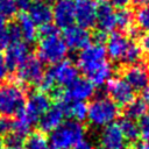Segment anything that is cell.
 I'll use <instances>...</instances> for the list:
<instances>
[{
  "label": "cell",
  "instance_id": "1",
  "mask_svg": "<svg viewBox=\"0 0 149 149\" xmlns=\"http://www.w3.org/2000/svg\"><path fill=\"white\" fill-rule=\"evenodd\" d=\"M86 134L83 122L74 120L64 121L55 130L50 133L51 147L56 149H73L84 141Z\"/></svg>",
  "mask_w": 149,
  "mask_h": 149
},
{
  "label": "cell",
  "instance_id": "2",
  "mask_svg": "<svg viewBox=\"0 0 149 149\" xmlns=\"http://www.w3.org/2000/svg\"><path fill=\"white\" fill-rule=\"evenodd\" d=\"M26 93L21 85L15 83L0 84V114L3 118L17 116L26 106Z\"/></svg>",
  "mask_w": 149,
  "mask_h": 149
},
{
  "label": "cell",
  "instance_id": "3",
  "mask_svg": "<svg viewBox=\"0 0 149 149\" xmlns=\"http://www.w3.org/2000/svg\"><path fill=\"white\" fill-rule=\"evenodd\" d=\"M119 107L107 97H98L87 105V120L92 126L105 127L119 116Z\"/></svg>",
  "mask_w": 149,
  "mask_h": 149
},
{
  "label": "cell",
  "instance_id": "4",
  "mask_svg": "<svg viewBox=\"0 0 149 149\" xmlns=\"http://www.w3.org/2000/svg\"><path fill=\"white\" fill-rule=\"evenodd\" d=\"M68 47L59 34L40 38L37 45V57L42 63L55 65L64 61Z\"/></svg>",
  "mask_w": 149,
  "mask_h": 149
},
{
  "label": "cell",
  "instance_id": "5",
  "mask_svg": "<svg viewBox=\"0 0 149 149\" xmlns=\"http://www.w3.org/2000/svg\"><path fill=\"white\" fill-rule=\"evenodd\" d=\"M106 62V49L102 44L93 43L81 49L77 57V68L81 70L86 78Z\"/></svg>",
  "mask_w": 149,
  "mask_h": 149
},
{
  "label": "cell",
  "instance_id": "6",
  "mask_svg": "<svg viewBox=\"0 0 149 149\" xmlns=\"http://www.w3.org/2000/svg\"><path fill=\"white\" fill-rule=\"evenodd\" d=\"M51 107V98L44 92H33L26 101V106L21 114L31 123L38 121V119Z\"/></svg>",
  "mask_w": 149,
  "mask_h": 149
},
{
  "label": "cell",
  "instance_id": "7",
  "mask_svg": "<svg viewBox=\"0 0 149 149\" xmlns=\"http://www.w3.org/2000/svg\"><path fill=\"white\" fill-rule=\"evenodd\" d=\"M44 72V65L40 58L36 56H29L22 64L17 66L16 77L23 84L38 85Z\"/></svg>",
  "mask_w": 149,
  "mask_h": 149
},
{
  "label": "cell",
  "instance_id": "8",
  "mask_svg": "<svg viewBox=\"0 0 149 149\" xmlns=\"http://www.w3.org/2000/svg\"><path fill=\"white\" fill-rule=\"evenodd\" d=\"M106 91L118 107H126L135 99V91L122 78H111L106 83Z\"/></svg>",
  "mask_w": 149,
  "mask_h": 149
},
{
  "label": "cell",
  "instance_id": "9",
  "mask_svg": "<svg viewBox=\"0 0 149 149\" xmlns=\"http://www.w3.org/2000/svg\"><path fill=\"white\" fill-rule=\"evenodd\" d=\"M94 88L95 86L87 78L78 77L63 91L61 101H85L94 94Z\"/></svg>",
  "mask_w": 149,
  "mask_h": 149
},
{
  "label": "cell",
  "instance_id": "10",
  "mask_svg": "<svg viewBox=\"0 0 149 149\" xmlns=\"http://www.w3.org/2000/svg\"><path fill=\"white\" fill-rule=\"evenodd\" d=\"M122 76L134 91H143L149 86V68L144 64L126 65Z\"/></svg>",
  "mask_w": 149,
  "mask_h": 149
},
{
  "label": "cell",
  "instance_id": "11",
  "mask_svg": "<svg viewBox=\"0 0 149 149\" xmlns=\"http://www.w3.org/2000/svg\"><path fill=\"white\" fill-rule=\"evenodd\" d=\"M52 20L57 28H68L74 22V0H55L52 6Z\"/></svg>",
  "mask_w": 149,
  "mask_h": 149
},
{
  "label": "cell",
  "instance_id": "12",
  "mask_svg": "<svg viewBox=\"0 0 149 149\" xmlns=\"http://www.w3.org/2000/svg\"><path fill=\"white\" fill-rule=\"evenodd\" d=\"M74 21L81 28H92L97 22V3L93 0H74Z\"/></svg>",
  "mask_w": 149,
  "mask_h": 149
},
{
  "label": "cell",
  "instance_id": "13",
  "mask_svg": "<svg viewBox=\"0 0 149 149\" xmlns=\"http://www.w3.org/2000/svg\"><path fill=\"white\" fill-rule=\"evenodd\" d=\"M119 123L112 122L104 127L100 134V149H128Z\"/></svg>",
  "mask_w": 149,
  "mask_h": 149
},
{
  "label": "cell",
  "instance_id": "14",
  "mask_svg": "<svg viewBox=\"0 0 149 149\" xmlns=\"http://www.w3.org/2000/svg\"><path fill=\"white\" fill-rule=\"evenodd\" d=\"M50 73L54 77V80L56 83V86H69L72 81H74L78 78L79 70L76 64H73L71 61H62L57 64H55L50 70Z\"/></svg>",
  "mask_w": 149,
  "mask_h": 149
},
{
  "label": "cell",
  "instance_id": "15",
  "mask_svg": "<svg viewBox=\"0 0 149 149\" xmlns=\"http://www.w3.org/2000/svg\"><path fill=\"white\" fill-rule=\"evenodd\" d=\"M92 35L85 28H81L77 24H72L64 29L63 40L68 47V49L72 50H81L87 47L91 42Z\"/></svg>",
  "mask_w": 149,
  "mask_h": 149
},
{
  "label": "cell",
  "instance_id": "16",
  "mask_svg": "<svg viewBox=\"0 0 149 149\" xmlns=\"http://www.w3.org/2000/svg\"><path fill=\"white\" fill-rule=\"evenodd\" d=\"M65 112L62 102H57L52 105L37 121L40 132L42 133H51L59 125L64 122Z\"/></svg>",
  "mask_w": 149,
  "mask_h": 149
},
{
  "label": "cell",
  "instance_id": "17",
  "mask_svg": "<svg viewBox=\"0 0 149 149\" xmlns=\"http://www.w3.org/2000/svg\"><path fill=\"white\" fill-rule=\"evenodd\" d=\"M30 56V48L28 43L19 41V42H12L6 48L5 52V61L9 70L17 69L20 64H22L28 57Z\"/></svg>",
  "mask_w": 149,
  "mask_h": 149
},
{
  "label": "cell",
  "instance_id": "18",
  "mask_svg": "<svg viewBox=\"0 0 149 149\" xmlns=\"http://www.w3.org/2000/svg\"><path fill=\"white\" fill-rule=\"evenodd\" d=\"M132 38H128L122 33H112L107 37V45H106V55L109 56L112 61L122 62V58L129 47Z\"/></svg>",
  "mask_w": 149,
  "mask_h": 149
},
{
  "label": "cell",
  "instance_id": "19",
  "mask_svg": "<svg viewBox=\"0 0 149 149\" xmlns=\"http://www.w3.org/2000/svg\"><path fill=\"white\" fill-rule=\"evenodd\" d=\"M98 30H101L104 33L112 31L115 26V12L113 9V6L106 1L100 0L99 3H97V22Z\"/></svg>",
  "mask_w": 149,
  "mask_h": 149
},
{
  "label": "cell",
  "instance_id": "20",
  "mask_svg": "<svg viewBox=\"0 0 149 149\" xmlns=\"http://www.w3.org/2000/svg\"><path fill=\"white\" fill-rule=\"evenodd\" d=\"M29 16L35 24L40 27L47 23H50L52 20V9L51 6L45 1H35L29 7Z\"/></svg>",
  "mask_w": 149,
  "mask_h": 149
},
{
  "label": "cell",
  "instance_id": "21",
  "mask_svg": "<svg viewBox=\"0 0 149 149\" xmlns=\"http://www.w3.org/2000/svg\"><path fill=\"white\" fill-rule=\"evenodd\" d=\"M19 28L21 30V36L26 41V43H31L37 37V27L34 23V21L30 19V16L26 13H21L17 16Z\"/></svg>",
  "mask_w": 149,
  "mask_h": 149
},
{
  "label": "cell",
  "instance_id": "22",
  "mask_svg": "<svg viewBox=\"0 0 149 149\" xmlns=\"http://www.w3.org/2000/svg\"><path fill=\"white\" fill-rule=\"evenodd\" d=\"M62 102L65 112V116L72 118V120L83 122L87 118V105L85 101H59Z\"/></svg>",
  "mask_w": 149,
  "mask_h": 149
},
{
  "label": "cell",
  "instance_id": "23",
  "mask_svg": "<svg viewBox=\"0 0 149 149\" xmlns=\"http://www.w3.org/2000/svg\"><path fill=\"white\" fill-rule=\"evenodd\" d=\"M119 126H120V129L122 132V135H123L127 144L129 146V143H130L132 144L130 147L135 146L137 143V140L141 137L139 123L135 120H132V119H128V118H123L119 122Z\"/></svg>",
  "mask_w": 149,
  "mask_h": 149
},
{
  "label": "cell",
  "instance_id": "24",
  "mask_svg": "<svg viewBox=\"0 0 149 149\" xmlns=\"http://www.w3.org/2000/svg\"><path fill=\"white\" fill-rule=\"evenodd\" d=\"M134 14L128 8H120L115 12V26L126 33H130L134 28Z\"/></svg>",
  "mask_w": 149,
  "mask_h": 149
},
{
  "label": "cell",
  "instance_id": "25",
  "mask_svg": "<svg viewBox=\"0 0 149 149\" xmlns=\"http://www.w3.org/2000/svg\"><path fill=\"white\" fill-rule=\"evenodd\" d=\"M125 118L132 119V120H140L142 116H144L148 113V105L143 101L142 98L134 99L129 105L125 107Z\"/></svg>",
  "mask_w": 149,
  "mask_h": 149
},
{
  "label": "cell",
  "instance_id": "26",
  "mask_svg": "<svg viewBox=\"0 0 149 149\" xmlns=\"http://www.w3.org/2000/svg\"><path fill=\"white\" fill-rule=\"evenodd\" d=\"M48 148V139L44 133L40 130L31 132L23 141L22 149H47Z\"/></svg>",
  "mask_w": 149,
  "mask_h": 149
},
{
  "label": "cell",
  "instance_id": "27",
  "mask_svg": "<svg viewBox=\"0 0 149 149\" xmlns=\"http://www.w3.org/2000/svg\"><path fill=\"white\" fill-rule=\"evenodd\" d=\"M142 48L141 45L135 41V40H130L129 47L122 58V63L126 65H133V64H137L139 61H141L142 58Z\"/></svg>",
  "mask_w": 149,
  "mask_h": 149
},
{
  "label": "cell",
  "instance_id": "28",
  "mask_svg": "<svg viewBox=\"0 0 149 149\" xmlns=\"http://www.w3.org/2000/svg\"><path fill=\"white\" fill-rule=\"evenodd\" d=\"M16 5L14 0H0V17L10 19L16 14Z\"/></svg>",
  "mask_w": 149,
  "mask_h": 149
},
{
  "label": "cell",
  "instance_id": "29",
  "mask_svg": "<svg viewBox=\"0 0 149 149\" xmlns=\"http://www.w3.org/2000/svg\"><path fill=\"white\" fill-rule=\"evenodd\" d=\"M136 22L140 27V29L146 30L149 33V5L142 6L136 12Z\"/></svg>",
  "mask_w": 149,
  "mask_h": 149
},
{
  "label": "cell",
  "instance_id": "30",
  "mask_svg": "<svg viewBox=\"0 0 149 149\" xmlns=\"http://www.w3.org/2000/svg\"><path fill=\"white\" fill-rule=\"evenodd\" d=\"M10 40L8 35V24L5 19L0 17V50H6V48L9 45Z\"/></svg>",
  "mask_w": 149,
  "mask_h": 149
},
{
  "label": "cell",
  "instance_id": "31",
  "mask_svg": "<svg viewBox=\"0 0 149 149\" xmlns=\"http://www.w3.org/2000/svg\"><path fill=\"white\" fill-rule=\"evenodd\" d=\"M139 128H140V134L146 142L149 143V113H147L144 116H142L139 120Z\"/></svg>",
  "mask_w": 149,
  "mask_h": 149
},
{
  "label": "cell",
  "instance_id": "32",
  "mask_svg": "<svg viewBox=\"0 0 149 149\" xmlns=\"http://www.w3.org/2000/svg\"><path fill=\"white\" fill-rule=\"evenodd\" d=\"M57 34H58V28L51 22L47 23V24H43L37 29V35H40V38L41 37L54 36V35H57Z\"/></svg>",
  "mask_w": 149,
  "mask_h": 149
},
{
  "label": "cell",
  "instance_id": "33",
  "mask_svg": "<svg viewBox=\"0 0 149 149\" xmlns=\"http://www.w3.org/2000/svg\"><path fill=\"white\" fill-rule=\"evenodd\" d=\"M8 35H9V40L10 43L12 42H19L21 41L22 36H21V30L19 28V24L16 22H13L8 26Z\"/></svg>",
  "mask_w": 149,
  "mask_h": 149
},
{
  "label": "cell",
  "instance_id": "34",
  "mask_svg": "<svg viewBox=\"0 0 149 149\" xmlns=\"http://www.w3.org/2000/svg\"><path fill=\"white\" fill-rule=\"evenodd\" d=\"M10 128H12V121L7 118H2L0 119V136L5 137L7 134L10 133Z\"/></svg>",
  "mask_w": 149,
  "mask_h": 149
},
{
  "label": "cell",
  "instance_id": "35",
  "mask_svg": "<svg viewBox=\"0 0 149 149\" xmlns=\"http://www.w3.org/2000/svg\"><path fill=\"white\" fill-rule=\"evenodd\" d=\"M8 71H9V69L6 64V61H5L3 56L0 55V84H2V81L7 78Z\"/></svg>",
  "mask_w": 149,
  "mask_h": 149
},
{
  "label": "cell",
  "instance_id": "36",
  "mask_svg": "<svg viewBox=\"0 0 149 149\" xmlns=\"http://www.w3.org/2000/svg\"><path fill=\"white\" fill-rule=\"evenodd\" d=\"M107 34L101 31V30H97L93 35H92V38L94 40V43H98V44H102L104 42L107 41Z\"/></svg>",
  "mask_w": 149,
  "mask_h": 149
},
{
  "label": "cell",
  "instance_id": "37",
  "mask_svg": "<svg viewBox=\"0 0 149 149\" xmlns=\"http://www.w3.org/2000/svg\"><path fill=\"white\" fill-rule=\"evenodd\" d=\"M14 1H15V5H16V8L21 9V10L29 9V7L31 5V0H14Z\"/></svg>",
  "mask_w": 149,
  "mask_h": 149
},
{
  "label": "cell",
  "instance_id": "38",
  "mask_svg": "<svg viewBox=\"0 0 149 149\" xmlns=\"http://www.w3.org/2000/svg\"><path fill=\"white\" fill-rule=\"evenodd\" d=\"M130 1H132V0H109L108 2H109L112 6H115V7H118V8L120 9V8H126V6L129 5Z\"/></svg>",
  "mask_w": 149,
  "mask_h": 149
},
{
  "label": "cell",
  "instance_id": "39",
  "mask_svg": "<svg viewBox=\"0 0 149 149\" xmlns=\"http://www.w3.org/2000/svg\"><path fill=\"white\" fill-rule=\"evenodd\" d=\"M141 48H142V51H146L149 54V33L143 35L142 38H141Z\"/></svg>",
  "mask_w": 149,
  "mask_h": 149
},
{
  "label": "cell",
  "instance_id": "40",
  "mask_svg": "<svg viewBox=\"0 0 149 149\" xmlns=\"http://www.w3.org/2000/svg\"><path fill=\"white\" fill-rule=\"evenodd\" d=\"M73 149H94V147H93L90 142H87V141H83L81 143H79L78 146H76Z\"/></svg>",
  "mask_w": 149,
  "mask_h": 149
},
{
  "label": "cell",
  "instance_id": "41",
  "mask_svg": "<svg viewBox=\"0 0 149 149\" xmlns=\"http://www.w3.org/2000/svg\"><path fill=\"white\" fill-rule=\"evenodd\" d=\"M132 149H149V143H148V142L136 143L135 146H133V147H132Z\"/></svg>",
  "mask_w": 149,
  "mask_h": 149
},
{
  "label": "cell",
  "instance_id": "42",
  "mask_svg": "<svg viewBox=\"0 0 149 149\" xmlns=\"http://www.w3.org/2000/svg\"><path fill=\"white\" fill-rule=\"evenodd\" d=\"M142 99H143V101L149 106V86L146 88V90H143V95H142Z\"/></svg>",
  "mask_w": 149,
  "mask_h": 149
},
{
  "label": "cell",
  "instance_id": "43",
  "mask_svg": "<svg viewBox=\"0 0 149 149\" xmlns=\"http://www.w3.org/2000/svg\"><path fill=\"white\" fill-rule=\"evenodd\" d=\"M134 2L139 6H148L149 5V0H134Z\"/></svg>",
  "mask_w": 149,
  "mask_h": 149
},
{
  "label": "cell",
  "instance_id": "44",
  "mask_svg": "<svg viewBox=\"0 0 149 149\" xmlns=\"http://www.w3.org/2000/svg\"><path fill=\"white\" fill-rule=\"evenodd\" d=\"M0 149H5V147H3V143H2V141L0 140Z\"/></svg>",
  "mask_w": 149,
  "mask_h": 149
},
{
  "label": "cell",
  "instance_id": "45",
  "mask_svg": "<svg viewBox=\"0 0 149 149\" xmlns=\"http://www.w3.org/2000/svg\"><path fill=\"white\" fill-rule=\"evenodd\" d=\"M5 149H22V148H5Z\"/></svg>",
  "mask_w": 149,
  "mask_h": 149
},
{
  "label": "cell",
  "instance_id": "46",
  "mask_svg": "<svg viewBox=\"0 0 149 149\" xmlns=\"http://www.w3.org/2000/svg\"><path fill=\"white\" fill-rule=\"evenodd\" d=\"M47 149H56V148H54V147H48Z\"/></svg>",
  "mask_w": 149,
  "mask_h": 149
},
{
  "label": "cell",
  "instance_id": "47",
  "mask_svg": "<svg viewBox=\"0 0 149 149\" xmlns=\"http://www.w3.org/2000/svg\"><path fill=\"white\" fill-rule=\"evenodd\" d=\"M35 1H43V0H35Z\"/></svg>",
  "mask_w": 149,
  "mask_h": 149
}]
</instances>
